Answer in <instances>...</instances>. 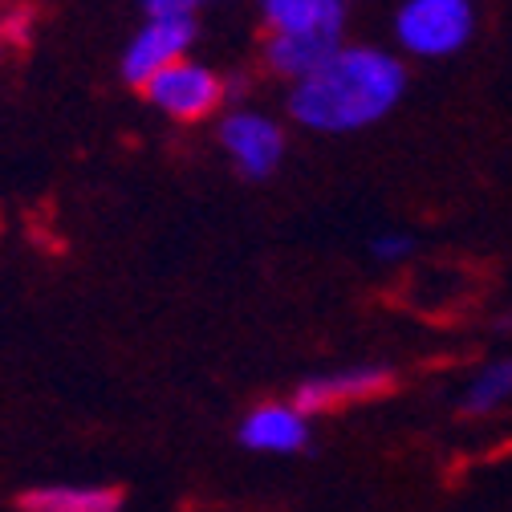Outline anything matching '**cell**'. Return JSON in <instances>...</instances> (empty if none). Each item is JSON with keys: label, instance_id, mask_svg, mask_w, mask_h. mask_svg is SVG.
<instances>
[{"label": "cell", "instance_id": "cell-1", "mask_svg": "<svg viewBox=\"0 0 512 512\" xmlns=\"http://www.w3.org/2000/svg\"><path fill=\"white\" fill-rule=\"evenodd\" d=\"M407 94L403 57L378 45H338L313 74L289 86V118L313 135H358Z\"/></svg>", "mask_w": 512, "mask_h": 512}, {"label": "cell", "instance_id": "cell-2", "mask_svg": "<svg viewBox=\"0 0 512 512\" xmlns=\"http://www.w3.org/2000/svg\"><path fill=\"white\" fill-rule=\"evenodd\" d=\"M476 37L472 0H403L395 13V41L407 57H456Z\"/></svg>", "mask_w": 512, "mask_h": 512}, {"label": "cell", "instance_id": "cell-3", "mask_svg": "<svg viewBox=\"0 0 512 512\" xmlns=\"http://www.w3.org/2000/svg\"><path fill=\"white\" fill-rule=\"evenodd\" d=\"M147 102L155 110H163L175 122H200L212 110H220V102H228V86L224 78L204 66L196 57H179L167 70H159L147 86H143Z\"/></svg>", "mask_w": 512, "mask_h": 512}, {"label": "cell", "instance_id": "cell-4", "mask_svg": "<svg viewBox=\"0 0 512 512\" xmlns=\"http://www.w3.org/2000/svg\"><path fill=\"white\" fill-rule=\"evenodd\" d=\"M399 387V374L391 366H346V370H330V374H313L301 378L293 391V407L305 415H334L346 407H362L374 399H387Z\"/></svg>", "mask_w": 512, "mask_h": 512}, {"label": "cell", "instance_id": "cell-5", "mask_svg": "<svg viewBox=\"0 0 512 512\" xmlns=\"http://www.w3.org/2000/svg\"><path fill=\"white\" fill-rule=\"evenodd\" d=\"M220 147L228 151V159L236 163V171L244 179H269L281 159H285V126L265 114V110H252V106H240V110H228L220 118Z\"/></svg>", "mask_w": 512, "mask_h": 512}, {"label": "cell", "instance_id": "cell-6", "mask_svg": "<svg viewBox=\"0 0 512 512\" xmlns=\"http://www.w3.org/2000/svg\"><path fill=\"white\" fill-rule=\"evenodd\" d=\"M191 41H196V17L187 13H147L131 45L122 49V78L131 86H147L159 70H167L171 61L187 57Z\"/></svg>", "mask_w": 512, "mask_h": 512}, {"label": "cell", "instance_id": "cell-7", "mask_svg": "<svg viewBox=\"0 0 512 512\" xmlns=\"http://www.w3.org/2000/svg\"><path fill=\"white\" fill-rule=\"evenodd\" d=\"M236 439H240V447H248V452L297 456L309 447V415L297 411L293 403H261L240 419Z\"/></svg>", "mask_w": 512, "mask_h": 512}, {"label": "cell", "instance_id": "cell-8", "mask_svg": "<svg viewBox=\"0 0 512 512\" xmlns=\"http://www.w3.org/2000/svg\"><path fill=\"white\" fill-rule=\"evenodd\" d=\"M350 21V0H261L265 33H313L338 37Z\"/></svg>", "mask_w": 512, "mask_h": 512}, {"label": "cell", "instance_id": "cell-9", "mask_svg": "<svg viewBox=\"0 0 512 512\" xmlns=\"http://www.w3.org/2000/svg\"><path fill=\"white\" fill-rule=\"evenodd\" d=\"M118 484H41L17 496V512H122Z\"/></svg>", "mask_w": 512, "mask_h": 512}, {"label": "cell", "instance_id": "cell-10", "mask_svg": "<svg viewBox=\"0 0 512 512\" xmlns=\"http://www.w3.org/2000/svg\"><path fill=\"white\" fill-rule=\"evenodd\" d=\"M342 41L338 37H313V33H269L265 37V66L277 74V78H285L289 86L297 82V78H305V74H313L322 61L338 49Z\"/></svg>", "mask_w": 512, "mask_h": 512}, {"label": "cell", "instance_id": "cell-11", "mask_svg": "<svg viewBox=\"0 0 512 512\" xmlns=\"http://www.w3.org/2000/svg\"><path fill=\"white\" fill-rule=\"evenodd\" d=\"M504 403H512V358L484 362L460 395V415H492Z\"/></svg>", "mask_w": 512, "mask_h": 512}, {"label": "cell", "instance_id": "cell-12", "mask_svg": "<svg viewBox=\"0 0 512 512\" xmlns=\"http://www.w3.org/2000/svg\"><path fill=\"white\" fill-rule=\"evenodd\" d=\"M411 252H415V236H407V232H382L370 240V256L382 265H403Z\"/></svg>", "mask_w": 512, "mask_h": 512}, {"label": "cell", "instance_id": "cell-13", "mask_svg": "<svg viewBox=\"0 0 512 512\" xmlns=\"http://www.w3.org/2000/svg\"><path fill=\"white\" fill-rule=\"evenodd\" d=\"M204 5L208 0H143L147 13H187V17H196V9Z\"/></svg>", "mask_w": 512, "mask_h": 512}, {"label": "cell", "instance_id": "cell-14", "mask_svg": "<svg viewBox=\"0 0 512 512\" xmlns=\"http://www.w3.org/2000/svg\"><path fill=\"white\" fill-rule=\"evenodd\" d=\"M500 330H512V309H508V313L500 317Z\"/></svg>", "mask_w": 512, "mask_h": 512}, {"label": "cell", "instance_id": "cell-15", "mask_svg": "<svg viewBox=\"0 0 512 512\" xmlns=\"http://www.w3.org/2000/svg\"><path fill=\"white\" fill-rule=\"evenodd\" d=\"M0 45H5V13H0Z\"/></svg>", "mask_w": 512, "mask_h": 512}]
</instances>
